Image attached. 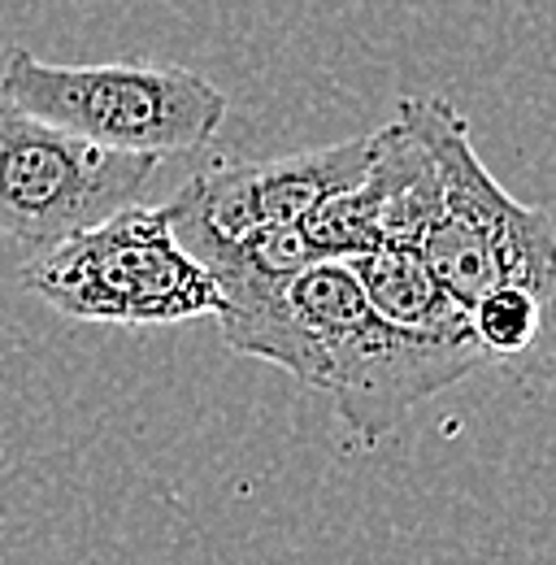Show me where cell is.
Returning a JSON list of instances; mask_svg holds the SVG:
<instances>
[{"instance_id":"obj_7","label":"cell","mask_w":556,"mask_h":565,"mask_svg":"<svg viewBox=\"0 0 556 565\" xmlns=\"http://www.w3.org/2000/svg\"><path fill=\"white\" fill-rule=\"evenodd\" d=\"M374 313L400 331L439 335V340H474L470 309L435 279L426 257L409 244H378L370 253L348 257Z\"/></svg>"},{"instance_id":"obj_3","label":"cell","mask_w":556,"mask_h":565,"mask_svg":"<svg viewBox=\"0 0 556 565\" xmlns=\"http://www.w3.org/2000/svg\"><path fill=\"white\" fill-rule=\"evenodd\" d=\"M0 96L78 140L152 157L201 148L226 118L222 87L188 66H57L18 44L4 53Z\"/></svg>"},{"instance_id":"obj_8","label":"cell","mask_w":556,"mask_h":565,"mask_svg":"<svg viewBox=\"0 0 556 565\" xmlns=\"http://www.w3.org/2000/svg\"><path fill=\"white\" fill-rule=\"evenodd\" d=\"M544 313L548 309L522 287H495V291H487L470 305L474 340L487 349V356H517L535 349Z\"/></svg>"},{"instance_id":"obj_2","label":"cell","mask_w":556,"mask_h":565,"mask_svg":"<svg viewBox=\"0 0 556 565\" xmlns=\"http://www.w3.org/2000/svg\"><path fill=\"white\" fill-rule=\"evenodd\" d=\"M400 118L426 140L439 174V205L417 253L466 309L495 291L522 287L548 313L556 305V222L513 201L479 161L466 118L443 96H409Z\"/></svg>"},{"instance_id":"obj_1","label":"cell","mask_w":556,"mask_h":565,"mask_svg":"<svg viewBox=\"0 0 556 565\" xmlns=\"http://www.w3.org/2000/svg\"><path fill=\"white\" fill-rule=\"evenodd\" d=\"M213 318L235 353L270 361L327 392L361 444H378L421 401L491 361L479 340L414 335L383 322L352 266L335 257L291 279L226 287Z\"/></svg>"},{"instance_id":"obj_6","label":"cell","mask_w":556,"mask_h":565,"mask_svg":"<svg viewBox=\"0 0 556 565\" xmlns=\"http://www.w3.org/2000/svg\"><path fill=\"white\" fill-rule=\"evenodd\" d=\"M370 157H374V131L275 161L209 166L157 210L170 222L174 239L201 262L217 244L253 226H300L322 201L356 188L370 170Z\"/></svg>"},{"instance_id":"obj_9","label":"cell","mask_w":556,"mask_h":565,"mask_svg":"<svg viewBox=\"0 0 556 565\" xmlns=\"http://www.w3.org/2000/svg\"><path fill=\"white\" fill-rule=\"evenodd\" d=\"M553 318H556V305H553Z\"/></svg>"},{"instance_id":"obj_4","label":"cell","mask_w":556,"mask_h":565,"mask_svg":"<svg viewBox=\"0 0 556 565\" xmlns=\"http://www.w3.org/2000/svg\"><path fill=\"white\" fill-rule=\"evenodd\" d=\"M26 291L78 322L157 327L217 313L222 291L174 239L161 210L131 205L22 266Z\"/></svg>"},{"instance_id":"obj_5","label":"cell","mask_w":556,"mask_h":565,"mask_svg":"<svg viewBox=\"0 0 556 565\" xmlns=\"http://www.w3.org/2000/svg\"><path fill=\"white\" fill-rule=\"evenodd\" d=\"M161 157L78 140L0 96V235L35 253L143 205Z\"/></svg>"}]
</instances>
